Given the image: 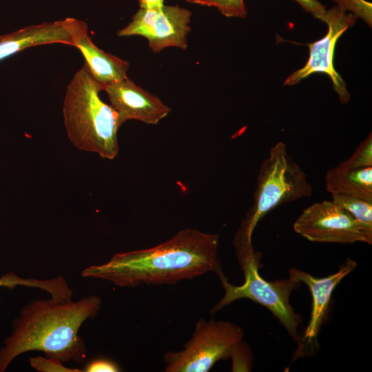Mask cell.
<instances>
[{
    "label": "cell",
    "mask_w": 372,
    "mask_h": 372,
    "mask_svg": "<svg viewBox=\"0 0 372 372\" xmlns=\"http://www.w3.org/2000/svg\"><path fill=\"white\" fill-rule=\"evenodd\" d=\"M102 300L89 296L77 301L33 300L21 308L12 331L0 349V372L19 355L43 352L63 363L82 362L87 347L79 332L82 324L101 310Z\"/></svg>",
    "instance_id": "2"
},
{
    "label": "cell",
    "mask_w": 372,
    "mask_h": 372,
    "mask_svg": "<svg viewBox=\"0 0 372 372\" xmlns=\"http://www.w3.org/2000/svg\"><path fill=\"white\" fill-rule=\"evenodd\" d=\"M192 12L178 6L161 8H141L127 26L118 32L119 37L141 36L148 41L154 52L175 47L187 48V37L190 32Z\"/></svg>",
    "instance_id": "7"
},
{
    "label": "cell",
    "mask_w": 372,
    "mask_h": 372,
    "mask_svg": "<svg viewBox=\"0 0 372 372\" xmlns=\"http://www.w3.org/2000/svg\"><path fill=\"white\" fill-rule=\"evenodd\" d=\"M52 43L72 45L63 20L32 25L0 35V60L28 48Z\"/></svg>",
    "instance_id": "13"
},
{
    "label": "cell",
    "mask_w": 372,
    "mask_h": 372,
    "mask_svg": "<svg viewBox=\"0 0 372 372\" xmlns=\"http://www.w3.org/2000/svg\"><path fill=\"white\" fill-rule=\"evenodd\" d=\"M293 228L311 242L372 244L361 225L332 200L317 202L305 208L296 219Z\"/></svg>",
    "instance_id": "8"
},
{
    "label": "cell",
    "mask_w": 372,
    "mask_h": 372,
    "mask_svg": "<svg viewBox=\"0 0 372 372\" xmlns=\"http://www.w3.org/2000/svg\"><path fill=\"white\" fill-rule=\"evenodd\" d=\"M335 6L362 19L370 26L372 21V4L366 0H333Z\"/></svg>",
    "instance_id": "20"
},
{
    "label": "cell",
    "mask_w": 372,
    "mask_h": 372,
    "mask_svg": "<svg viewBox=\"0 0 372 372\" xmlns=\"http://www.w3.org/2000/svg\"><path fill=\"white\" fill-rule=\"evenodd\" d=\"M103 88L85 64L67 87L63 121L68 136L76 147L114 159L118 152V130L123 122L117 112L100 98Z\"/></svg>",
    "instance_id": "3"
},
{
    "label": "cell",
    "mask_w": 372,
    "mask_h": 372,
    "mask_svg": "<svg viewBox=\"0 0 372 372\" xmlns=\"http://www.w3.org/2000/svg\"><path fill=\"white\" fill-rule=\"evenodd\" d=\"M331 200L347 211L372 240V201L342 194H332Z\"/></svg>",
    "instance_id": "16"
},
{
    "label": "cell",
    "mask_w": 372,
    "mask_h": 372,
    "mask_svg": "<svg viewBox=\"0 0 372 372\" xmlns=\"http://www.w3.org/2000/svg\"><path fill=\"white\" fill-rule=\"evenodd\" d=\"M307 175L288 154L282 142L273 146L257 176L253 205L248 210L235 238L252 241L258 222L277 207L311 195Z\"/></svg>",
    "instance_id": "4"
},
{
    "label": "cell",
    "mask_w": 372,
    "mask_h": 372,
    "mask_svg": "<svg viewBox=\"0 0 372 372\" xmlns=\"http://www.w3.org/2000/svg\"><path fill=\"white\" fill-rule=\"evenodd\" d=\"M357 19L351 12L337 6L327 10L323 21L328 26L327 34L320 39L308 44L309 56L307 63L289 75L284 85H294L311 74L324 73L330 77L340 102L348 103L350 94L345 82L334 68L333 54L338 39L355 24Z\"/></svg>",
    "instance_id": "9"
},
{
    "label": "cell",
    "mask_w": 372,
    "mask_h": 372,
    "mask_svg": "<svg viewBox=\"0 0 372 372\" xmlns=\"http://www.w3.org/2000/svg\"><path fill=\"white\" fill-rule=\"evenodd\" d=\"M104 91L110 105L121 121L137 120L156 125L170 112V108L159 98L135 84L128 77L107 85Z\"/></svg>",
    "instance_id": "11"
},
{
    "label": "cell",
    "mask_w": 372,
    "mask_h": 372,
    "mask_svg": "<svg viewBox=\"0 0 372 372\" xmlns=\"http://www.w3.org/2000/svg\"><path fill=\"white\" fill-rule=\"evenodd\" d=\"M193 4L216 8L227 17L245 18L247 15L244 0H185Z\"/></svg>",
    "instance_id": "17"
},
{
    "label": "cell",
    "mask_w": 372,
    "mask_h": 372,
    "mask_svg": "<svg viewBox=\"0 0 372 372\" xmlns=\"http://www.w3.org/2000/svg\"><path fill=\"white\" fill-rule=\"evenodd\" d=\"M41 356L32 357L29 359L30 364L35 370L40 372H81L79 369H71L64 366L60 360L53 358Z\"/></svg>",
    "instance_id": "21"
},
{
    "label": "cell",
    "mask_w": 372,
    "mask_h": 372,
    "mask_svg": "<svg viewBox=\"0 0 372 372\" xmlns=\"http://www.w3.org/2000/svg\"><path fill=\"white\" fill-rule=\"evenodd\" d=\"M328 192L342 194L372 201V167L352 169L340 165L324 177Z\"/></svg>",
    "instance_id": "14"
},
{
    "label": "cell",
    "mask_w": 372,
    "mask_h": 372,
    "mask_svg": "<svg viewBox=\"0 0 372 372\" xmlns=\"http://www.w3.org/2000/svg\"><path fill=\"white\" fill-rule=\"evenodd\" d=\"M165 0H138L141 8H161Z\"/></svg>",
    "instance_id": "24"
},
{
    "label": "cell",
    "mask_w": 372,
    "mask_h": 372,
    "mask_svg": "<svg viewBox=\"0 0 372 372\" xmlns=\"http://www.w3.org/2000/svg\"><path fill=\"white\" fill-rule=\"evenodd\" d=\"M260 259V254L257 252L251 258L238 262L245 278L241 285L230 283L225 276L220 278L224 294L211 309L210 313L214 315L239 299L251 300L269 310L298 347L302 339L299 327L302 318L295 312L289 298L301 282L290 276L285 279L266 280L259 273Z\"/></svg>",
    "instance_id": "5"
},
{
    "label": "cell",
    "mask_w": 372,
    "mask_h": 372,
    "mask_svg": "<svg viewBox=\"0 0 372 372\" xmlns=\"http://www.w3.org/2000/svg\"><path fill=\"white\" fill-rule=\"evenodd\" d=\"M229 358L233 372H249L254 367V356L249 344L240 340L234 347Z\"/></svg>",
    "instance_id": "18"
},
{
    "label": "cell",
    "mask_w": 372,
    "mask_h": 372,
    "mask_svg": "<svg viewBox=\"0 0 372 372\" xmlns=\"http://www.w3.org/2000/svg\"><path fill=\"white\" fill-rule=\"evenodd\" d=\"M63 21L71 36L72 46L81 51L90 73L104 87L127 77L130 63L97 47L88 34L85 22L72 17Z\"/></svg>",
    "instance_id": "12"
},
{
    "label": "cell",
    "mask_w": 372,
    "mask_h": 372,
    "mask_svg": "<svg viewBox=\"0 0 372 372\" xmlns=\"http://www.w3.org/2000/svg\"><path fill=\"white\" fill-rule=\"evenodd\" d=\"M244 335L243 329L234 322L200 318L182 350L164 353L165 371L208 372L217 362L229 358Z\"/></svg>",
    "instance_id": "6"
},
{
    "label": "cell",
    "mask_w": 372,
    "mask_h": 372,
    "mask_svg": "<svg viewBox=\"0 0 372 372\" xmlns=\"http://www.w3.org/2000/svg\"><path fill=\"white\" fill-rule=\"evenodd\" d=\"M303 10L323 22L327 12L326 8L318 0H294Z\"/></svg>",
    "instance_id": "23"
},
{
    "label": "cell",
    "mask_w": 372,
    "mask_h": 372,
    "mask_svg": "<svg viewBox=\"0 0 372 372\" xmlns=\"http://www.w3.org/2000/svg\"><path fill=\"white\" fill-rule=\"evenodd\" d=\"M352 169L372 167V136L371 133L359 145L354 153L339 164Z\"/></svg>",
    "instance_id": "19"
},
{
    "label": "cell",
    "mask_w": 372,
    "mask_h": 372,
    "mask_svg": "<svg viewBox=\"0 0 372 372\" xmlns=\"http://www.w3.org/2000/svg\"><path fill=\"white\" fill-rule=\"evenodd\" d=\"M356 267V262L348 258L340 265L336 272L320 278L297 268L293 267L289 269V276L301 283H304L309 289L312 297L310 320L302 337L301 343L296 350L297 358L304 355L305 347H308V352L309 345H312L315 349V343L317 342L322 324L327 315L333 291L342 280L351 273Z\"/></svg>",
    "instance_id": "10"
},
{
    "label": "cell",
    "mask_w": 372,
    "mask_h": 372,
    "mask_svg": "<svg viewBox=\"0 0 372 372\" xmlns=\"http://www.w3.org/2000/svg\"><path fill=\"white\" fill-rule=\"evenodd\" d=\"M83 371L85 372H118L121 369L118 363L106 358H97L88 362Z\"/></svg>",
    "instance_id": "22"
},
{
    "label": "cell",
    "mask_w": 372,
    "mask_h": 372,
    "mask_svg": "<svg viewBox=\"0 0 372 372\" xmlns=\"http://www.w3.org/2000/svg\"><path fill=\"white\" fill-rule=\"evenodd\" d=\"M218 249V234L185 229L154 247L117 253L105 263L85 268L82 276L122 287L175 284L208 273L220 279L225 274Z\"/></svg>",
    "instance_id": "1"
},
{
    "label": "cell",
    "mask_w": 372,
    "mask_h": 372,
    "mask_svg": "<svg viewBox=\"0 0 372 372\" xmlns=\"http://www.w3.org/2000/svg\"><path fill=\"white\" fill-rule=\"evenodd\" d=\"M34 287L42 289L50 295V298L59 302L72 300L73 291L62 276L48 280L21 278L12 273L0 277V287L13 289L16 287Z\"/></svg>",
    "instance_id": "15"
}]
</instances>
